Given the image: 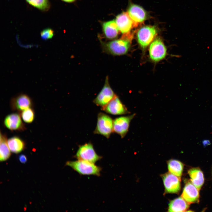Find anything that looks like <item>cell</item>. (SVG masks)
I'll return each instance as SVG.
<instances>
[{"instance_id":"6da1fadb","label":"cell","mask_w":212,"mask_h":212,"mask_svg":"<svg viewBox=\"0 0 212 212\" xmlns=\"http://www.w3.org/2000/svg\"><path fill=\"white\" fill-rule=\"evenodd\" d=\"M133 35L130 32L123 34L120 39L108 42L103 43L102 46L106 52L114 55H121L127 52L132 38Z\"/></svg>"},{"instance_id":"7a4b0ae2","label":"cell","mask_w":212,"mask_h":212,"mask_svg":"<svg viewBox=\"0 0 212 212\" xmlns=\"http://www.w3.org/2000/svg\"><path fill=\"white\" fill-rule=\"evenodd\" d=\"M66 165L79 174L84 175H94L99 176L100 174L101 168L94 163L78 160L68 161Z\"/></svg>"},{"instance_id":"3957f363","label":"cell","mask_w":212,"mask_h":212,"mask_svg":"<svg viewBox=\"0 0 212 212\" xmlns=\"http://www.w3.org/2000/svg\"><path fill=\"white\" fill-rule=\"evenodd\" d=\"M113 122L111 117L108 115L102 112L99 113L94 133L100 134L109 138L113 132Z\"/></svg>"},{"instance_id":"277c9868","label":"cell","mask_w":212,"mask_h":212,"mask_svg":"<svg viewBox=\"0 0 212 212\" xmlns=\"http://www.w3.org/2000/svg\"><path fill=\"white\" fill-rule=\"evenodd\" d=\"M75 156L78 160L94 164L101 158L97 154L92 144L90 142L80 145Z\"/></svg>"},{"instance_id":"5b68a950","label":"cell","mask_w":212,"mask_h":212,"mask_svg":"<svg viewBox=\"0 0 212 212\" xmlns=\"http://www.w3.org/2000/svg\"><path fill=\"white\" fill-rule=\"evenodd\" d=\"M155 27L145 26L140 28L137 32V40L143 48L146 47L151 43L157 34Z\"/></svg>"},{"instance_id":"8992f818","label":"cell","mask_w":212,"mask_h":212,"mask_svg":"<svg viewBox=\"0 0 212 212\" xmlns=\"http://www.w3.org/2000/svg\"><path fill=\"white\" fill-rule=\"evenodd\" d=\"M116 96L110 86L108 77L107 76L103 88L93 102L97 106L102 107L107 105Z\"/></svg>"},{"instance_id":"52a82bcc","label":"cell","mask_w":212,"mask_h":212,"mask_svg":"<svg viewBox=\"0 0 212 212\" xmlns=\"http://www.w3.org/2000/svg\"><path fill=\"white\" fill-rule=\"evenodd\" d=\"M149 51L150 59L154 62H158L165 57L167 49L162 40L158 38L151 43Z\"/></svg>"},{"instance_id":"ba28073f","label":"cell","mask_w":212,"mask_h":212,"mask_svg":"<svg viewBox=\"0 0 212 212\" xmlns=\"http://www.w3.org/2000/svg\"><path fill=\"white\" fill-rule=\"evenodd\" d=\"M165 191L168 193H177L180 190V178L168 172L162 176Z\"/></svg>"},{"instance_id":"9c48e42d","label":"cell","mask_w":212,"mask_h":212,"mask_svg":"<svg viewBox=\"0 0 212 212\" xmlns=\"http://www.w3.org/2000/svg\"><path fill=\"white\" fill-rule=\"evenodd\" d=\"M135 115L134 114L115 119L113 122V132L119 135L122 138L124 137L128 131L130 123Z\"/></svg>"},{"instance_id":"30bf717a","label":"cell","mask_w":212,"mask_h":212,"mask_svg":"<svg viewBox=\"0 0 212 212\" xmlns=\"http://www.w3.org/2000/svg\"><path fill=\"white\" fill-rule=\"evenodd\" d=\"M101 109L105 112L113 115H121L129 112L127 108L117 95Z\"/></svg>"},{"instance_id":"8fae6325","label":"cell","mask_w":212,"mask_h":212,"mask_svg":"<svg viewBox=\"0 0 212 212\" xmlns=\"http://www.w3.org/2000/svg\"><path fill=\"white\" fill-rule=\"evenodd\" d=\"M115 21L119 31L123 34L130 32L132 28L138 26L132 20L127 12H123L118 15Z\"/></svg>"},{"instance_id":"7c38bea8","label":"cell","mask_w":212,"mask_h":212,"mask_svg":"<svg viewBox=\"0 0 212 212\" xmlns=\"http://www.w3.org/2000/svg\"><path fill=\"white\" fill-rule=\"evenodd\" d=\"M199 190L190 181L186 182L181 196L189 204L198 203L199 201Z\"/></svg>"},{"instance_id":"4fadbf2b","label":"cell","mask_w":212,"mask_h":212,"mask_svg":"<svg viewBox=\"0 0 212 212\" xmlns=\"http://www.w3.org/2000/svg\"><path fill=\"white\" fill-rule=\"evenodd\" d=\"M127 13L132 20L138 26L143 22L148 16L146 11L143 8L139 5L134 4L130 5Z\"/></svg>"},{"instance_id":"5bb4252c","label":"cell","mask_w":212,"mask_h":212,"mask_svg":"<svg viewBox=\"0 0 212 212\" xmlns=\"http://www.w3.org/2000/svg\"><path fill=\"white\" fill-rule=\"evenodd\" d=\"M32 102L30 97L26 94H21L13 98L10 102V106L13 110L23 111L30 108Z\"/></svg>"},{"instance_id":"9a60e30c","label":"cell","mask_w":212,"mask_h":212,"mask_svg":"<svg viewBox=\"0 0 212 212\" xmlns=\"http://www.w3.org/2000/svg\"><path fill=\"white\" fill-rule=\"evenodd\" d=\"M21 118L20 115L17 113L10 114L5 117L4 125L7 128L11 130H23L25 127Z\"/></svg>"},{"instance_id":"2e32d148","label":"cell","mask_w":212,"mask_h":212,"mask_svg":"<svg viewBox=\"0 0 212 212\" xmlns=\"http://www.w3.org/2000/svg\"><path fill=\"white\" fill-rule=\"evenodd\" d=\"M188 173L191 178L190 181L200 190L204 182V175L202 171L199 168H193L188 170Z\"/></svg>"},{"instance_id":"e0dca14e","label":"cell","mask_w":212,"mask_h":212,"mask_svg":"<svg viewBox=\"0 0 212 212\" xmlns=\"http://www.w3.org/2000/svg\"><path fill=\"white\" fill-rule=\"evenodd\" d=\"M190 204L181 196L170 201L168 208V212H181L187 211Z\"/></svg>"},{"instance_id":"ac0fdd59","label":"cell","mask_w":212,"mask_h":212,"mask_svg":"<svg viewBox=\"0 0 212 212\" xmlns=\"http://www.w3.org/2000/svg\"><path fill=\"white\" fill-rule=\"evenodd\" d=\"M102 29L105 37L110 39L116 38L119 31L115 21L114 20L103 23Z\"/></svg>"},{"instance_id":"d6986e66","label":"cell","mask_w":212,"mask_h":212,"mask_svg":"<svg viewBox=\"0 0 212 212\" xmlns=\"http://www.w3.org/2000/svg\"><path fill=\"white\" fill-rule=\"evenodd\" d=\"M7 143L11 151L14 153H20L25 148L24 142L17 136H14L9 138L7 140Z\"/></svg>"},{"instance_id":"ffe728a7","label":"cell","mask_w":212,"mask_h":212,"mask_svg":"<svg viewBox=\"0 0 212 212\" xmlns=\"http://www.w3.org/2000/svg\"><path fill=\"white\" fill-rule=\"evenodd\" d=\"M167 164L169 172L180 178L183 170V164L179 160L172 159L168 161Z\"/></svg>"},{"instance_id":"44dd1931","label":"cell","mask_w":212,"mask_h":212,"mask_svg":"<svg viewBox=\"0 0 212 212\" xmlns=\"http://www.w3.org/2000/svg\"><path fill=\"white\" fill-rule=\"evenodd\" d=\"M0 160H7L11 155V151L8 145L6 136L1 133L0 137Z\"/></svg>"},{"instance_id":"7402d4cb","label":"cell","mask_w":212,"mask_h":212,"mask_svg":"<svg viewBox=\"0 0 212 212\" xmlns=\"http://www.w3.org/2000/svg\"><path fill=\"white\" fill-rule=\"evenodd\" d=\"M30 5L42 10L48 9L49 6L48 0H26Z\"/></svg>"},{"instance_id":"603a6c76","label":"cell","mask_w":212,"mask_h":212,"mask_svg":"<svg viewBox=\"0 0 212 212\" xmlns=\"http://www.w3.org/2000/svg\"><path fill=\"white\" fill-rule=\"evenodd\" d=\"M21 117L25 122L28 123H32L35 117L34 111L31 107L26 109L21 112Z\"/></svg>"},{"instance_id":"cb8c5ba5","label":"cell","mask_w":212,"mask_h":212,"mask_svg":"<svg viewBox=\"0 0 212 212\" xmlns=\"http://www.w3.org/2000/svg\"><path fill=\"white\" fill-rule=\"evenodd\" d=\"M40 35L41 38L43 40H47L53 37L54 35V32L51 28H46L41 32Z\"/></svg>"},{"instance_id":"d4e9b609","label":"cell","mask_w":212,"mask_h":212,"mask_svg":"<svg viewBox=\"0 0 212 212\" xmlns=\"http://www.w3.org/2000/svg\"><path fill=\"white\" fill-rule=\"evenodd\" d=\"M19 159L20 162L23 163H25L27 161L26 156L23 154L20 155L19 157Z\"/></svg>"},{"instance_id":"484cf974","label":"cell","mask_w":212,"mask_h":212,"mask_svg":"<svg viewBox=\"0 0 212 212\" xmlns=\"http://www.w3.org/2000/svg\"><path fill=\"white\" fill-rule=\"evenodd\" d=\"M64 2H72L74 1L75 0H62Z\"/></svg>"},{"instance_id":"4316f807","label":"cell","mask_w":212,"mask_h":212,"mask_svg":"<svg viewBox=\"0 0 212 212\" xmlns=\"http://www.w3.org/2000/svg\"></svg>"}]
</instances>
